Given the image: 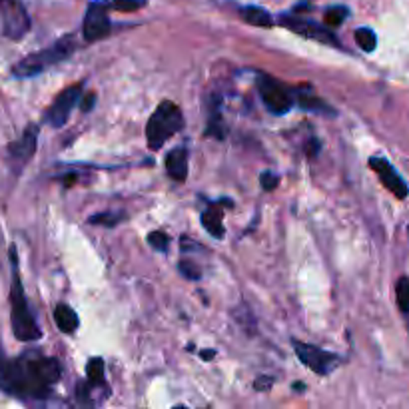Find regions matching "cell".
Segmentation results:
<instances>
[{
    "mask_svg": "<svg viewBox=\"0 0 409 409\" xmlns=\"http://www.w3.org/2000/svg\"><path fill=\"white\" fill-rule=\"evenodd\" d=\"M60 377L62 368L54 357L24 354L10 361H0V391L24 401L50 397Z\"/></svg>",
    "mask_w": 409,
    "mask_h": 409,
    "instance_id": "cell-1",
    "label": "cell"
},
{
    "mask_svg": "<svg viewBox=\"0 0 409 409\" xmlns=\"http://www.w3.org/2000/svg\"><path fill=\"white\" fill-rule=\"evenodd\" d=\"M10 261H12V286H10V321L14 337L20 341H37L42 337L37 319L30 314L28 299L24 294L22 281L19 274V260H17V248H10Z\"/></svg>",
    "mask_w": 409,
    "mask_h": 409,
    "instance_id": "cell-2",
    "label": "cell"
},
{
    "mask_svg": "<svg viewBox=\"0 0 409 409\" xmlns=\"http://www.w3.org/2000/svg\"><path fill=\"white\" fill-rule=\"evenodd\" d=\"M74 48L76 42L70 34L60 38V40H56L52 46H48L44 50H38L34 54L24 56L20 62H17L12 66V74L17 76V78H32V76H38L40 72L52 68L58 62L66 60L68 56L74 52Z\"/></svg>",
    "mask_w": 409,
    "mask_h": 409,
    "instance_id": "cell-3",
    "label": "cell"
},
{
    "mask_svg": "<svg viewBox=\"0 0 409 409\" xmlns=\"http://www.w3.org/2000/svg\"><path fill=\"white\" fill-rule=\"evenodd\" d=\"M184 128V116L178 104L164 100L146 124V142L150 150H160L176 132Z\"/></svg>",
    "mask_w": 409,
    "mask_h": 409,
    "instance_id": "cell-4",
    "label": "cell"
},
{
    "mask_svg": "<svg viewBox=\"0 0 409 409\" xmlns=\"http://www.w3.org/2000/svg\"><path fill=\"white\" fill-rule=\"evenodd\" d=\"M256 86H258V92H260L266 108L272 114H288L292 110V106L296 102V94L283 82H279L278 78L270 74H258Z\"/></svg>",
    "mask_w": 409,
    "mask_h": 409,
    "instance_id": "cell-5",
    "label": "cell"
},
{
    "mask_svg": "<svg viewBox=\"0 0 409 409\" xmlns=\"http://www.w3.org/2000/svg\"><path fill=\"white\" fill-rule=\"evenodd\" d=\"M294 352L299 357V361L306 368H310L312 372H316L317 375H330L341 363L339 355L326 352L317 346L301 343V341H294Z\"/></svg>",
    "mask_w": 409,
    "mask_h": 409,
    "instance_id": "cell-6",
    "label": "cell"
},
{
    "mask_svg": "<svg viewBox=\"0 0 409 409\" xmlns=\"http://www.w3.org/2000/svg\"><path fill=\"white\" fill-rule=\"evenodd\" d=\"M0 17H2V32L10 40H20L30 30V17L20 0L0 2Z\"/></svg>",
    "mask_w": 409,
    "mask_h": 409,
    "instance_id": "cell-7",
    "label": "cell"
},
{
    "mask_svg": "<svg viewBox=\"0 0 409 409\" xmlns=\"http://www.w3.org/2000/svg\"><path fill=\"white\" fill-rule=\"evenodd\" d=\"M82 88H84L82 84L68 86V88L52 102V106L46 110V116H44V118H46V122H48L52 128H60V126H64V124L68 122L70 114H72L76 104H78L80 98H82Z\"/></svg>",
    "mask_w": 409,
    "mask_h": 409,
    "instance_id": "cell-8",
    "label": "cell"
},
{
    "mask_svg": "<svg viewBox=\"0 0 409 409\" xmlns=\"http://www.w3.org/2000/svg\"><path fill=\"white\" fill-rule=\"evenodd\" d=\"M110 19H108V4L106 2H92L84 17L82 34L86 42H96L110 34Z\"/></svg>",
    "mask_w": 409,
    "mask_h": 409,
    "instance_id": "cell-9",
    "label": "cell"
},
{
    "mask_svg": "<svg viewBox=\"0 0 409 409\" xmlns=\"http://www.w3.org/2000/svg\"><path fill=\"white\" fill-rule=\"evenodd\" d=\"M370 166L377 174V178L381 180V184L388 188L395 198H399V200L408 198V182L397 174V170L391 166V162H388L381 156H373V158H370Z\"/></svg>",
    "mask_w": 409,
    "mask_h": 409,
    "instance_id": "cell-10",
    "label": "cell"
},
{
    "mask_svg": "<svg viewBox=\"0 0 409 409\" xmlns=\"http://www.w3.org/2000/svg\"><path fill=\"white\" fill-rule=\"evenodd\" d=\"M37 140H38V126L37 124H30L26 126L24 134L20 136L17 142L8 144V158L12 162V166L17 172H20V168L26 166L34 152H37Z\"/></svg>",
    "mask_w": 409,
    "mask_h": 409,
    "instance_id": "cell-11",
    "label": "cell"
},
{
    "mask_svg": "<svg viewBox=\"0 0 409 409\" xmlns=\"http://www.w3.org/2000/svg\"><path fill=\"white\" fill-rule=\"evenodd\" d=\"M281 24H283L286 28H290L292 32L301 34L303 38H312V40L323 42V44L337 46V38L328 30V26H319V24L312 22V20H301L296 19V17H283V19H281Z\"/></svg>",
    "mask_w": 409,
    "mask_h": 409,
    "instance_id": "cell-12",
    "label": "cell"
},
{
    "mask_svg": "<svg viewBox=\"0 0 409 409\" xmlns=\"http://www.w3.org/2000/svg\"><path fill=\"white\" fill-rule=\"evenodd\" d=\"M168 176L176 182H186L188 178V152L186 148H174L166 156Z\"/></svg>",
    "mask_w": 409,
    "mask_h": 409,
    "instance_id": "cell-13",
    "label": "cell"
},
{
    "mask_svg": "<svg viewBox=\"0 0 409 409\" xmlns=\"http://www.w3.org/2000/svg\"><path fill=\"white\" fill-rule=\"evenodd\" d=\"M54 321L56 326L60 328V332H64V334H72L76 328H78V323H80L76 312L68 306V303H58V306H56Z\"/></svg>",
    "mask_w": 409,
    "mask_h": 409,
    "instance_id": "cell-14",
    "label": "cell"
},
{
    "mask_svg": "<svg viewBox=\"0 0 409 409\" xmlns=\"http://www.w3.org/2000/svg\"><path fill=\"white\" fill-rule=\"evenodd\" d=\"M222 208L216 204H212L208 210H206L204 214H202V223H204V228L210 232V236H214V238H223V226H222Z\"/></svg>",
    "mask_w": 409,
    "mask_h": 409,
    "instance_id": "cell-15",
    "label": "cell"
},
{
    "mask_svg": "<svg viewBox=\"0 0 409 409\" xmlns=\"http://www.w3.org/2000/svg\"><path fill=\"white\" fill-rule=\"evenodd\" d=\"M298 102L299 106L303 108V110H312L317 112V114H335L334 108L330 106V104H326L323 100H319L316 96V92H312V90H299L298 92Z\"/></svg>",
    "mask_w": 409,
    "mask_h": 409,
    "instance_id": "cell-16",
    "label": "cell"
},
{
    "mask_svg": "<svg viewBox=\"0 0 409 409\" xmlns=\"http://www.w3.org/2000/svg\"><path fill=\"white\" fill-rule=\"evenodd\" d=\"M240 14L252 26H258V28H272L274 26V20L270 17V12L260 8V6H243Z\"/></svg>",
    "mask_w": 409,
    "mask_h": 409,
    "instance_id": "cell-17",
    "label": "cell"
},
{
    "mask_svg": "<svg viewBox=\"0 0 409 409\" xmlns=\"http://www.w3.org/2000/svg\"><path fill=\"white\" fill-rule=\"evenodd\" d=\"M86 377H88V386H104V361L100 357H94L86 363Z\"/></svg>",
    "mask_w": 409,
    "mask_h": 409,
    "instance_id": "cell-18",
    "label": "cell"
},
{
    "mask_svg": "<svg viewBox=\"0 0 409 409\" xmlns=\"http://www.w3.org/2000/svg\"><path fill=\"white\" fill-rule=\"evenodd\" d=\"M354 37L357 46H359L363 52H373V50H375V46H377V37H375V32H373L372 28H357Z\"/></svg>",
    "mask_w": 409,
    "mask_h": 409,
    "instance_id": "cell-19",
    "label": "cell"
},
{
    "mask_svg": "<svg viewBox=\"0 0 409 409\" xmlns=\"http://www.w3.org/2000/svg\"><path fill=\"white\" fill-rule=\"evenodd\" d=\"M206 134L216 136L218 140H223V136H226V126H223L222 116H220V112L216 110V108L210 114V124H208V128H206Z\"/></svg>",
    "mask_w": 409,
    "mask_h": 409,
    "instance_id": "cell-20",
    "label": "cell"
},
{
    "mask_svg": "<svg viewBox=\"0 0 409 409\" xmlns=\"http://www.w3.org/2000/svg\"><path fill=\"white\" fill-rule=\"evenodd\" d=\"M122 220H124V214L122 212H104V214L92 216L88 222L94 223V226H108V228H112V226L120 223Z\"/></svg>",
    "mask_w": 409,
    "mask_h": 409,
    "instance_id": "cell-21",
    "label": "cell"
},
{
    "mask_svg": "<svg viewBox=\"0 0 409 409\" xmlns=\"http://www.w3.org/2000/svg\"><path fill=\"white\" fill-rule=\"evenodd\" d=\"M348 14H350V10L346 6H334V8L326 10L323 22H326V26H339L343 20L348 19Z\"/></svg>",
    "mask_w": 409,
    "mask_h": 409,
    "instance_id": "cell-22",
    "label": "cell"
},
{
    "mask_svg": "<svg viewBox=\"0 0 409 409\" xmlns=\"http://www.w3.org/2000/svg\"><path fill=\"white\" fill-rule=\"evenodd\" d=\"M397 306L403 314H409V279L401 278L397 281Z\"/></svg>",
    "mask_w": 409,
    "mask_h": 409,
    "instance_id": "cell-23",
    "label": "cell"
},
{
    "mask_svg": "<svg viewBox=\"0 0 409 409\" xmlns=\"http://www.w3.org/2000/svg\"><path fill=\"white\" fill-rule=\"evenodd\" d=\"M144 4L146 0H112V8L118 12H136Z\"/></svg>",
    "mask_w": 409,
    "mask_h": 409,
    "instance_id": "cell-24",
    "label": "cell"
},
{
    "mask_svg": "<svg viewBox=\"0 0 409 409\" xmlns=\"http://www.w3.org/2000/svg\"><path fill=\"white\" fill-rule=\"evenodd\" d=\"M148 243L154 250H158V252H166L170 240H168V236L164 232H150Z\"/></svg>",
    "mask_w": 409,
    "mask_h": 409,
    "instance_id": "cell-25",
    "label": "cell"
},
{
    "mask_svg": "<svg viewBox=\"0 0 409 409\" xmlns=\"http://www.w3.org/2000/svg\"><path fill=\"white\" fill-rule=\"evenodd\" d=\"M260 184L266 192H272V190H276V186L279 184V176L278 174H274L272 170H266V172H261Z\"/></svg>",
    "mask_w": 409,
    "mask_h": 409,
    "instance_id": "cell-26",
    "label": "cell"
},
{
    "mask_svg": "<svg viewBox=\"0 0 409 409\" xmlns=\"http://www.w3.org/2000/svg\"><path fill=\"white\" fill-rule=\"evenodd\" d=\"M194 266H196V263H192V261H180V272H182L186 278L198 279L200 278V270H196Z\"/></svg>",
    "mask_w": 409,
    "mask_h": 409,
    "instance_id": "cell-27",
    "label": "cell"
},
{
    "mask_svg": "<svg viewBox=\"0 0 409 409\" xmlns=\"http://www.w3.org/2000/svg\"><path fill=\"white\" fill-rule=\"evenodd\" d=\"M94 102H96V94L88 92L84 98H82V102H80V106H82V110L88 112L90 108H94Z\"/></svg>",
    "mask_w": 409,
    "mask_h": 409,
    "instance_id": "cell-28",
    "label": "cell"
},
{
    "mask_svg": "<svg viewBox=\"0 0 409 409\" xmlns=\"http://www.w3.org/2000/svg\"><path fill=\"white\" fill-rule=\"evenodd\" d=\"M272 383H274L272 379H268V377L261 375L260 379L256 381V390H268V388H272Z\"/></svg>",
    "mask_w": 409,
    "mask_h": 409,
    "instance_id": "cell-29",
    "label": "cell"
},
{
    "mask_svg": "<svg viewBox=\"0 0 409 409\" xmlns=\"http://www.w3.org/2000/svg\"><path fill=\"white\" fill-rule=\"evenodd\" d=\"M214 355H216V352H212V350H210V352H202V357H204V359H212Z\"/></svg>",
    "mask_w": 409,
    "mask_h": 409,
    "instance_id": "cell-30",
    "label": "cell"
},
{
    "mask_svg": "<svg viewBox=\"0 0 409 409\" xmlns=\"http://www.w3.org/2000/svg\"><path fill=\"white\" fill-rule=\"evenodd\" d=\"M303 388H306L303 383H296V386H294V390H303Z\"/></svg>",
    "mask_w": 409,
    "mask_h": 409,
    "instance_id": "cell-31",
    "label": "cell"
},
{
    "mask_svg": "<svg viewBox=\"0 0 409 409\" xmlns=\"http://www.w3.org/2000/svg\"><path fill=\"white\" fill-rule=\"evenodd\" d=\"M0 2H4V0H0Z\"/></svg>",
    "mask_w": 409,
    "mask_h": 409,
    "instance_id": "cell-32",
    "label": "cell"
}]
</instances>
